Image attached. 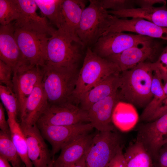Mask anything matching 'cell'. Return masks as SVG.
<instances>
[{
  "label": "cell",
  "instance_id": "obj_41",
  "mask_svg": "<svg viewBox=\"0 0 167 167\" xmlns=\"http://www.w3.org/2000/svg\"><path fill=\"white\" fill-rule=\"evenodd\" d=\"M163 88L165 99L167 98V81L164 84Z\"/></svg>",
  "mask_w": 167,
  "mask_h": 167
},
{
  "label": "cell",
  "instance_id": "obj_23",
  "mask_svg": "<svg viewBox=\"0 0 167 167\" xmlns=\"http://www.w3.org/2000/svg\"><path fill=\"white\" fill-rule=\"evenodd\" d=\"M135 107L132 105L119 101L116 105L112 116V122L115 127L123 132L131 131L139 120Z\"/></svg>",
  "mask_w": 167,
  "mask_h": 167
},
{
  "label": "cell",
  "instance_id": "obj_15",
  "mask_svg": "<svg viewBox=\"0 0 167 167\" xmlns=\"http://www.w3.org/2000/svg\"><path fill=\"white\" fill-rule=\"evenodd\" d=\"M113 21L102 36L110 32H128L155 39L167 41V28L158 26L139 17L126 19L113 15Z\"/></svg>",
  "mask_w": 167,
  "mask_h": 167
},
{
  "label": "cell",
  "instance_id": "obj_11",
  "mask_svg": "<svg viewBox=\"0 0 167 167\" xmlns=\"http://www.w3.org/2000/svg\"><path fill=\"white\" fill-rule=\"evenodd\" d=\"M152 38L136 34L110 32L101 36L91 49L99 56L105 58L121 53L139 43Z\"/></svg>",
  "mask_w": 167,
  "mask_h": 167
},
{
  "label": "cell",
  "instance_id": "obj_32",
  "mask_svg": "<svg viewBox=\"0 0 167 167\" xmlns=\"http://www.w3.org/2000/svg\"><path fill=\"white\" fill-rule=\"evenodd\" d=\"M153 66L159 72L164 84L167 81V44L165 46L157 60L153 63Z\"/></svg>",
  "mask_w": 167,
  "mask_h": 167
},
{
  "label": "cell",
  "instance_id": "obj_7",
  "mask_svg": "<svg viewBox=\"0 0 167 167\" xmlns=\"http://www.w3.org/2000/svg\"><path fill=\"white\" fill-rule=\"evenodd\" d=\"M164 41L152 38L139 43L121 53L105 58L116 64L121 72L132 69L143 62L154 63L165 47Z\"/></svg>",
  "mask_w": 167,
  "mask_h": 167
},
{
  "label": "cell",
  "instance_id": "obj_36",
  "mask_svg": "<svg viewBox=\"0 0 167 167\" xmlns=\"http://www.w3.org/2000/svg\"><path fill=\"white\" fill-rule=\"evenodd\" d=\"M135 2L136 5L142 8H150L156 4L166 5L167 2L165 0H135Z\"/></svg>",
  "mask_w": 167,
  "mask_h": 167
},
{
  "label": "cell",
  "instance_id": "obj_27",
  "mask_svg": "<svg viewBox=\"0 0 167 167\" xmlns=\"http://www.w3.org/2000/svg\"><path fill=\"white\" fill-rule=\"evenodd\" d=\"M64 0H35L37 7L44 16L49 19L51 24L61 29L63 25L62 11V3Z\"/></svg>",
  "mask_w": 167,
  "mask_h": 167
},
{
  "label": "cell",
  "instance_id": "obj_42",
  "mask_svg": "<svg viewBox=\"0 0 167 167\" xmlns=\"http://www.w3.org/2000/svg\"><path fill=\"white\" fill-rule=\"evenodd\" d=\"M54 158H53L51 161L49 163L46 167H54Z\"/></svg>",
  "mask_w": 167,
  "mask_h": 167
},
{
  "label": "cell",
  "instance_id": "obj_12",
  "mask_svg": "<svg viewBox=\"0 0 167 167\" xmlns=\"http://www.w3.org/2000/svg\"><path fill=\"white\" fill-rule=\"evenodd\" d=\"M136 140L157 161L159 151L167 143V113L138 128Z\"/></svg>",
  "mask_w": 167,
  "mask_h": 167
},
{
  "label": "cell",
  "instance_id": "obj_3",
  "mask_svg": "<svg viewBox=\"0 0 167 167\" xmlns=\"http://www.w3.org/2000/svg\"><path fill=\"white\" fill-rule=\"evenodd\" d=\"M121 72L116 64L99 56L88 47L73 93L74 104H79L83 94L109 76Z\"/></svg>",
  "mask_w": 167,
  "mask_h": 167
},
{
  "label": "cell",
  "instance_id": "obj_22",
  "mask_svg": "<svg viewBox=\"0 0 167 167\" xmlns=\"http://www.w3.org/2000/svg\"><path fill=\"white\" fill-rule=\"evenodd\" d=\"M120 73L109 76L83 94L79 100L80 107L87 111L93 104L117 91Z\"/></svg>",
  "mask_w": 167,
  "mask_h": 167
},
{
  "label": "cell",
  "instance_id": "obj_35",
  "mask_svg": "<svg viewBox=\"0 0 167 167\" xmlns=\"http://www.w3.org/2000/svg\"><path fill=\"white\" fill-rule=\"evenodd\" d=\"M0 131L11 135L10 128L5 118V108L1 102L0 103Z\"/></svg>",
  "mask_w": 167,
  "mask_h": 167
},
{
  "label": "cell",
  "instance_id": "obj_21",
  "mask_svg": "<svg viewBox=\"0 0 167 167\" xmlns=\"http://www.w3.org/2000/svg\"><path fill=\"white\" fill-rule=\"evenodd\" d=\"M94 136L87 133L76 137L63 146L54 167H68L79 161L85 154Z\"/></svg>",
  "mask_w": 167,
  "mask_h": 167
},
{
  "label": "cell",
  "instance_id": "obj_26",
  "mask_svg": "<svg viewBox=\"0 0 167 167\" xmlns=\"http://www.w3.org/2000/svg\"><path fill=\"white\" fill-rule=\"evenodd\" d=\"M7 121L12 141L25 167H33V164L28 156L27 141L17 118L8 116Z\"/></svg>",
  "mask_w": 167,
  "mask_h": 167
},
{
  "label": "cell",
  "instance_id": "obj_31",
  "mask_svg": "<svg viewBox=\"0 0 167 167\" xmlns=\"http://www.w3.org/2000/svg\"><path fill=\"white\" fill-rule=\"evenodd\" d=\"M100 5L107 10L119 11L135 8V0H98Z\"/></svg>",
  "mask_w": 167,
  "mask_h": 167
},
{
  "label": "cell",
  "instance_id": "obj_10",
  "mask_svg": "<svg viewBox=\"0 0 167 167\" xmlns=\"http://www.w3.org/2000/svg\"><path fill=\"white\" fill-rule=\"evenodd\" d=\"M43 75L42 66L28 64L20 66L13 72V90L17 100L20 116L28 97L36 86L41 82Z\"/></svg>",
  "mask_w": 167,
  "mask_h": 167
},
{
  "label": "cell",
  "instance_id": "obj_6",
  "mask_svg": "<svg viewBox=\"0 0 167 167\" xmlns=\"http://www.w3.org/2000/svg\"><path fill=\"white\" fill-rule=\"evenodd\" d=\"M122 141L116 131H99L85 154V167H106L123 147Z\"/></svg>",
  "mask_w": 167,
  "mask_h": 167
},
{
  "label": "cell",
  "instance_id": "obj_9",
  "mask_svg": "<svg viewBox=\"0 0 167 167\" xmlns=\"http://www.w3.org/2000/svg\"><path fill=\"white\" fill-rule=\"evenodd\" d=\"M89 122L88 112L74 104L48 103L37 125L68 126Z\"/></svg>",
  "mask_w": 167,
  "mask_h": 167
},
{
  "label": "cell",
  "instance_id": "obj_33",
  "mask_svg": "<svg viewBox=\"0 0 167 167\" xmlns=\"http://www.w3.org/2000/svg\"><path fill=\"white\" fill-rule=\"evenodd\" d=\"M13 71L11 67L0 60V83L13 90Z\"/></svg>",
  "mask_w": 167,
  "mask_h": 167
},
{
  "label": "cell",
  "instance_id": "obj_29",
  "mask_svg": "<svg viewBox=\"0 0 167 167\" xmlns=\"http://www.w3.org/2000/svg\"><path fill=\"white\" fill-rule=\"evenodd\" d=\"M19 9L16 0H0V23L6 25L17 20Z\"/></svg>",
  "mask_w": 167,
  "mask_h": 167
},
{
  "label": "cell",
  "instance_id": "obj_4",
  "mask_svg": "<svg viewBox=\"0 0 167 167\" xmlns=\"http://www.w3.org/2000/svg\"><path fill=\"white\" fill-rule=\"evenodd\" d=\"M82 13L77 35L83 46L94 45L111 25L113 15L103 8L98 0H90Z\"/></svg>",
  "mask_w": 167,
  "mask_h": 167
},
{
  "label": "cell",
  "instance_id": "obj_28",
  "mask_svg": "<svg viewBox=\"0 0 167 167\" xmlns=\"http://www.w3.org/2000/svg\"><path fill=\"white\" fill-rule=\"evenodd\" d=\"M0 155L6 158L12 167H25L13 143L11 136L1 131Z\"/></svg>",
  "mask_w": 167,
  "mask_h": 167
},
{
  "label": "cell",
  "instance_id": "obj_34",
  "mask_svg": "<svg viewBox=\"0 0 167 167\" xmlns=\"http://www.w3.org/2000/svg\"><path fill=\"white\" fill-rule=\"evenodd\" d=\"M122 149L123 147L120 148L106 167H127Z\"/></svg>",
  "mask_w": 167,
  "mask_h": 167
},
{
  "label": "cell",
  "instance_id": "obj_2",
  "mask_svg": "<svg viewBox=\"0 0 167 167\" xmlns=\"http://www.w3.org/2000/svg\"><path fill=\"white\" fill-rule=\"evenodd\" d=\"M42 68L41 84L48 103L74 104L73 93L79 72L78 69L48 64H45Z\"/></svg>",
  "mask_w": 167,
  "mask_h": 167
},
{
  "label": "cell",
  "instance_id": "obj_24",
  "mask_svg": "<svg viewBox=\"0 0 167 167\" xmlns=\"http://www.w3.org/2000/svg\"><path fill=\"white\" fill-rule=\"evenodd\" d=\"M123 153L127 167H158L157 162L136 139Z\"/></svg>",
  "mask_w": 167,
  "mask_h": 167
},
{
  "label": "cell",
  "instance_id": "obj_18",
  "mask_svg": "<svg viewBox=\"0 0 167 167\" xmlns=\"http://www.w3.org/2000/svg\"><path fill=\"white\" fill-rule=\"evenodd\" d=\"M15 27L12 22L0 26V60L11 66L13 72L28 63L24 59L15 40Z\"/></svg>",
  "mask_w": 167,
  "mask_h": 167
},
{
  "label": "cell",
  "instance_id": "obj_5",
  "mask_svg": "<svg viewBox=\"0 0 167 167\" xmlns=\"http://www.w3.org/2000/svg\"><path fill=\"white\" fill-rule=\"evenodd\" d=\"M81 46L57 29L49 38L45 64L78 69L82 56Z\"/></svg>",
  "mask_w": 167,
  "mask_h": 167
},
{
  "label": "cell",
  "instance_id": "obj_39",
  "mask_svg": "<svg viewBox=\"0 0 167 167\" xmlns=\"http://www.w3.org/2000/svg\"><path fill=\"white\" fill-rule=\"evenodd\" d=\"M68 167H85V155L79 161Z\"/></svg>",
  "mask_w": 167,
  "mask_h": 167
},
{
  "label": "cell",
  "instance_id": "obj_14",
  "mask_svg": "<svg viewBox=\"0 0 167 167\" xmlns=\"http://www.w3.org/2000/svg\"><path fill=\"white\" fill-rule=\"evenodd\" d=\"M19 9L18 19L13 22L15 28L52 35L57 29L51 26L47 19L38 15L34 0H16Z\"/></svg>",
  "mask_w": 167,
  "mask_h": 167
},
{
  "label": "cell",
  "instance_id": "obj_19",
  "mask_svg": "<svg viewBox=\"0 0 167 167\" xmlns=\"http://www.w3.org/2000/svg\"><path fill=\"white\" fill-rule=\"evenodd\" d=\"M48 104L47 97L41 82L34 88L26 101L20 116V126H30L36 124Z\"/></svg>",
  "mask_w": 167,
  "mask_h": 167
},
{
  "label": "cell",
  "instance_id": "obj_13",
  "mask_svg": "<svg viewBox=\"0 0 167 167\" xmlns=\"http://www.w3.org/2000/svg\"><path fill=\"white\" fill-rule=\"evenodd\" d=\"M44 138L51 145L52 157L67 143L93 128L90 123L68 126L37 125Z\"/></svg>",
  "mask_w": 167,
  "mask_h": 167
},
{
  "label": "cell",
  "instance_id": "obj_37",
  "mask_svg": "<svg viewBox=\"0 0 167 167\" xmlns=\"http://www.w3.org/2000/svg\"><path fill=\"white\" fill-rule=\"evenodd\" d=\"M166 113H167V98L162 102L148 122L153 121Z\"/></svg>",
  "mask_w": 167,
  "mask_h": 167
},
{
  "label": "cell",
  "instance_id": "obj_40",
  "mask_svg": "<svg viewBox=\"0 0 167 167\" xmlns=\"http://www.w3.org/2000/svg\"><path fill=\"white\" fill-rule=\"evenodd\" d=\"M0 167H12L9 162L4 157L0 155Z\"/></svg>",
  "mask_w": 167,
  "mask_h": 167
},
{
  "label": "cell",
  "instance_id": "obj_25",
  "mask_svg": "<svg viewBox=\"0 0 167 167\" xmlns=\"http://www.w3.org/2000/svg\"><path fill=\"white\" fill-rule=\"evenodd\" d=\"M151 86L153 98L144 108L140 117V121L147 122L165 99L164 84L159 72L154 67Z\"/></svg>",
  "mask_w": 167,
  "mask_h": 167
},
{
  "label": "cell",
  "instance_id": "obj_1",
  "mask_svg": "<svg viewBox=\"0 0 167 167\" xmlns=\"http://www.w3.org/2000/svg\"><path fill=\"white\" fill-rule=\"evenodd\" d=\"M153 63L145 62L119 75L118 94L119 101L144 108L153 98L151 86Z\"/></svg>",
  "mask_w": 167,
  "mask_h": 167
},
{
  "label": "cell",
  "instance_id": "obj_43",
  "mask_svg": "<svg viewBox=\"0 0 167 167\" xmlns=\"http://www.w3.org/2000/svg\"><path fill=\"white\" fill-rule=\"evenodd\" d=\"M167 148V143L163 146Z\"/></svg>",
  "mask_w": 167,
  "mask_h": 167
},
{
  "label": "cell",
  "instance_id": "obj_30",
  "mask_svg": "<svg viewBox=\"0 0 167 167\" xmlns=\"http://www.w3.org/2000/svg\"><path fill=\"white\" fill-rule=\"evenodd\" d=\"M0 98L7 115L17 118L19 114L18 103L13 90L6 86L0 84Z\"/></svg>",
  "mask_w": 167,
  "mask_h": 167
},
{
  "label": "cell",
  "instance_id": "obj_16",
  "mask_svg": "<svg viewBox=\"0 0 167 167\" xmlns=\"http://www.w3.org/2000/svg\"><path fill=\"white\" fill-rule=\"evenodd\" d=\"M20 126L27 141L28 156L34 167H46L53 158L37 124Z\"/></svg>",
  "mask_w": 167,
  "mask_h": 167
},
{
  "label": "cell",
  "instance_id": "obj_17",
  "mask_svg": "<svg viewBox=\"0 0 167 167\" xmlns=\"http://www.w3.org/2000/svg\"><path fill=\"white\" fill-rule=\"evenodd\" d=\"M119 101L118 90L93 104L87 111L89 122L99 131H116L112 122L113 113Z\"/></svg>",
  "mask_w": 167,
  "mask_h": 167
},
{
  "label": "cell",
  "instance_id": "obj_38",
  "mask_svg": "<svg viewBox=\"0 0 167 167\" xmlns=\"http://www.w3.org/2000/svg\"><path fill=\"white\" fill-rule=\"evenodd\" d=\"M158 167H167V148L163 147L160 149L157 161Z\"/></svg>",
  "mask_w": 167,
  "mask_h": 167
},
{
  "label": "cell",
  "instance_id": "obj_8",
  "mask_svg": "<svg viewBox=\"0 0 167 167\" xmlns=\"http://www.w3.org/2000/svg\"><path fill=\"white\" fill-rule=\"evenodd\" d=\"M15 36L22 56L31 66L45 64L48 35L15 28Z\"/></svg>",
  "mask_w": 167,
  "mask_h": 167
},
{
  "label": "cell",
  "instance_id": "obj_20",
  "mask_svg": "<svg viewBox=\"0 0 167 167\" xmlns=\"http://www.w3.org/2000/svg\"><path fill=\"white\" fill-rule=\"evenodd\" d=\"M86 2L87 1L83 0H64L62 6L63 24L62 28L59 29L83 46L77 32Z\"/></svg>",
  "mask_w": 167,
  "mask_h": 167
}]
</instances>
